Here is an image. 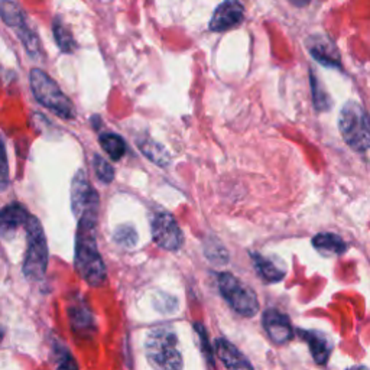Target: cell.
I'll return each mask as SVG.
<instances>
[{"label":"cell","instance_id":"cell-1","mask_svg":"<svg viewBox=\"0 0 370 370\" xmlns=\"http://www.w3.org/2000/svg\"><path fill=\"white\" fill-rule=\"evenodd\" d=\"M97 214H87L78 219L76 239V270L90 285L99 288L106 281V266L96 242Z\"/></svg>","mask_w":370,"mask_h":370},{"label":"cell","instance_id":"cell-2","mask_svg":"<svg viewBox=\"0 0 370 370\" xmlns=\"http://www.w3.org/2000/svg\"><path fill=\"white\" fill-rule=\"evenodd\" d=\"M145 353L155 370H182L178 337L171 329L158 327L151 330L145 341Z\"/></svg>","mask_w":370,"mask_h":370},{"label":"cell","instance_id":"cell-3","mask_svg":"<svg viewBox=\"0 0 370 370\" xmlns=\"http://www.w3.org/2000/svg\"><path fill=\"white\" fill-rule=\"evenodd\" d=\"M29 83L38 103L64 121L74 119L76 111L71 100L64 95L60 85L48 74L39 68H32L29 73Z\"/></svg>","mask_w":370,"mask_h":370},{"label":"cell","instance_id":"cell-4","mask_svg":"<svg viewBox=\"0 0 370 370\" xmlns=\"http://www.w3.org/2000/svg\"><path fill=\"white\" fill-rule=\"evenodd\" d=\"M338 128L344 142L352 149L359 152L370 149V118L359 103L349 102L344 104Z\"/></svg>","mask_w":370,"mask_h":370},{"label":"cell","instance_id":"cell-5","mask_svg":"<svg viewBox=\"0 0 370 370\" xmlns=\"http://www.w3.org/2000/svg\"><path fill=\"white\" fill-rule=\"evenodd\" d=\"M28 249L25 262H23V273L31 281H39L43 278L48 266V246L43 233L42 224L34 216H29L27 224Z\"/></svg>","mask_w":370,"mask_h":370},{"label":"cell","instance_id":"cell-6","mask_svg":"<svg viewBox=\"0 0 370 370\" xmlns=\"http://www.w3.org/2000/svg\"><path fill=\"white\" fill-rule=\"evenodd\" d=\"M219 288L228 306L245 317H253L259 311L258 296L238 278L224 272L219 276Z\"/></svg>","mask_w":370,"mask_h":370},{"label":"cell","instance_id":"cell-7","mask_svg":"<svg viewBox=\"0 0 370 370\" xmlns=\"http://www.w3.org/2000/svg\"><path fill=\"white\" fill-rule=\"evenodd\" d=\"M153 242L165 250H178L182 246L184 238L179 226L170 213H158L152 220Z\"/></svg>","mask_w":370,"mask_h":370},{"label":"cell","instance_id":"cell-8","mask_svg":"<svg viewBox=\"0 0 370 370\" xmlns=\"http://www.w3.org/2000/svg\"><path fill=\"white\" fill-rule=\"evenodd\" d=\"M71 208L77 219L84 213L99 210V196L95 189H91L83 170L77 171L71 182Z\"/></svg>","mask_w":370,"mask_h":370},{"label":"cell","instance_id":"cell-9","mask_svg":"<svg viewBox=\"0 0 370 370\" xmlns=\"http://www.w3.org/2000/svg\"><path fill=\"white\" fill-rule=\"evenodd\" d=\"M263 327L269 334L270 340L276 344L288 343L292 336L294 330L291 326L289 318L280 313L278 310H266L263 314Z\"/></svg>","mask_w":370,"mask_h":370},{"label":"cell","instance_id":"cell-10","mask_svg":"<svg viewBox=\"0 0 370 370\" xmlns=\"http://www.w3.org/2000/svg\"><path fill=\"white\" fill-rule=\"evenodd\" d=\"M243 13L245 11L239 0H226L214 12L210 22V29L220 32L233 28L242 22Z\"/></svg>","mask_w":370,"mask_h":370},{"label":"cell","instance_id":"cell-11","mask_svg":"<svg viewBox=\"0 0 370 370\" xmlns=\"http://www.w3.org/2000/svg\"><path fill=\"white\" fill-rule=\"evenodd\" d=\"M28 219L29 213L27 208L18 203L4 207L0 210V236L11 239L22 226L27 224Z\"/></svg>","mask_w":370,"mask_h":370},{"label":"cell","instance_id":"cell-12","mask_svg":"<svg viewBox=\"0 0 370 370\" xmlns=\"http://www.w3.org/2000/svg\"><path fill=\"white\" fill-rule=\"evenodd\" d=\"M214 349L217 357L228 370H254L246 356L230 341L224 338H217Z\"/></svg>","mask_w":370,"mask_h":370},{"label":"cell","instance_id":"cell-13","mask_svg":"<svg viewBox=\"0 0 370 370\" xmlns=\"http://www.w3.org/2000/svg\"><path fill=\"white\" fill-rule=\"evenodd\" d=\"M308 48L311 55L322 65L337 67L340 64L338 53L331 39H327L324 36H314L308 41Z\"/></svg>","mask_w":370,"mask_h":370},{"label":"cell","instance_id":"cell-14","mask_svg":"<svg viewBox=\"0 0 370 370\" xmlns=\"http://www.w3.org/2000/svg\"><path fill=\"white\" fill-rule=\"evenodd\" d=\"M299 334L308 343L314 360L318 364H326L331 353V344L327 337L318 331H299Z\"/></svg>","mask_w":370,"mask_h":370},{"label":"cell","instance_id":"cell-15","mask_svg":"<svg viewBox=\"0 0 370 370\" xmlns=\"http://www.w3.org/2000/svg\"><path fill=\"white\" fill-rule=\"evenodd\" d=\"M69 321H71L73 330L81 337L90 336L92 333V327H95V320H92L91 311L83 304L78 303L77 306L71 307L68 311Z\"/></svg>","mask_w":370,"mask_h":370},{"label":"cell","instance_id":"cell-16","mask_svg":"<svg viewBox=\"0 0 370 370\" xmlns=\"http://www.w3.org/2000/svg\"><path fill=\"white\" fill-rule=\"evenodd\" d=\"M0 18L6 23L9 28H13L18 31L23 25H27L25 13L22 12L18 4L12 2V0H2L0 2Z\"/></svg>","mask_w":370,"mask_h":370},{"label":"cell","instance_id":"cell-17","mask_svg":"<svg viewBox=\"0 0 370 370\" xmlns=\"http://www.w3.org/2000/svg\"><path fill=\"white\" fill-rule=\"evenodd\" d=\"M53 32H54V38H55L58 48L64 54H73L76 50V46H77L76 39H74L71 31L67 28L65 23L58 16L53 22Z\"/></svg>","mask_w":370,"mask_h":370},{"label":"cell","instance_id":"cell-18","mask_svg":"<svg viewBox=\"0 0 370 370\" xmlns=\"http://www.w3.org/2000/svg\"><path fill=\"white\" fill-rule=\"evenodd\" d=\"M313 245L321 253H333L341 254L347 250L344 240L333 233H320L313 239Z\"/></svg>","mask_w":370,"mask_h":370},{"label":"cell","instance_id":"cell-19","mask_svg":"<svg viewBox=\"0 0 370 370\" xmlns=\"http://www.w3.org/2000/svg\"><path fill=\"white\" fill-rule=\"evenodd\" d=\"M100 145L103 151L113 159L119 160L125 153H126V144L123 141V137L116 135V133H102L100 137Z\"/></svg>","mask_w":370,"mask_h":370},{"label":"cell","instance_id":"cell-20","mask_svg":"<svg viewBox=\"0 0 370 370\" xmlns=\"http://www.w3.org/2000/svg\"><path fill=\"white\" fill-rule=\"evenodd\" d=\"M139 149L142 151V153L151 159L155 164L160 165V167H165L170 164V155L168 152L162 148L159 144L151 141V139H141V141L137 142Z\"/></svg>","mask_w":370,"mask_h":370},{"label":"cell","instance_id":"cell-21","mask_svg":"<svg viewBox=\"0 0 370 370\" xmlns=\"http://www.w3.org/2000/svg\"><path fill=\"white\" fill-rule=\"evenodd\" d=\"M253 262L256 266L258 272L262 275V278L268 282H278L284 278V272L281 269H278L269 259L261 256V254H253Z\"/></svg>","mask_w":370,"mask_h":370},{"label":"cell","instance_id":"cell-22","mask_svg":"<svg viewBox=\"0 0 370 370\" xmlns=\"http://www.w3.org/2000/svg\"><path fill=\"white\" fill-rule=\"evenodd\" d=\"M19 36V39L22 41L23 46H25L27 53L31 55V57H38L39 53H41V45H39V39L36 36V34L27 25H23L22 28H19L18 31H15Z\"/></svg>","mask_w":370,"mask_h":370},{"label":"cell","instance_id":"cell-23","mask_svg":"<svg viewBox=\"0 0 370 370\" xmlns=\"http://www.w3.org/2000/svg\"><path fill=\"white\" fill-rule=\"evenodd\" d=\"M92 167H95L96 175L102 182L109 184L113 181L114 170L104 158H102L100 155H95V158H92Z\"/></svg>","mask_w":370,"mask_h":370},{"label":"cell","instance_id":"cell-24","mask_svg":"<svg viewBox=\"0 0 370 370\" xmlns=\"http://www.w3.org/2000/svg\"><path fill=\"white\" fill-rule=\"evenodd\" d=\"M114 240L118 245L123 247H133L137 242V235L133 227L130 226H121L114 231Z\"/></svg>","mask_w":370,"mask_h":370},{"label":"cell","instance_id":"cell-25","mask_svg":"<svg viewBox=\"0 0 370 370\" xmlns=\"http://www.w3.org/2000/svg\"><path fill=\"white\" fill-rule=\"evenodd\" d=\"M9 185V164H8V155L5 144L0 137V191L8 189Z\"/></svg>","mask_w":370,"mask_h":370},{"label":"cell","instance_id":"cell-26","mask_svg":"<svg viewBox=\"0 0 370 370\" xmlns=\"http://www.w3.org/2000/svg\"><path fill=\"white\" fill-rule=\"evenodd\" d=\"M57 370H78V364L74 357L67 352H58V366Z\"/></svg>","mask_w":370,"mask_h":370},{"label":"cell","instance_id":"cell-27","mask_svg":"<svg viewBox=\"0 0 370 370\" xmlns=\"http://www.w3.org/2000/svg\"><path fill=\"white\" fill-rule=\"evenodd\" d=\"M196 329H197L198 333H200V338H201V343H203V345H204V352L207 353L208 360H212V350H210V347H208V343H207V333H205L204 327H201L200 324H197Z\"/></svg>","mask_w":370,"mask_h":370},{"label":"cell","instance_id":"cell-28","mask_svg":"<svg viewBox=\"0 0 370 370\" xmlns=\"http://www.w3.org/2000/svg\"><path fill=\"white\" fill-rule=\"evenodd\" d=\"M289 2L296 8H304L311 2V0H289Z\"/></svg>","mask_w":370,"mask_h":370},{"label":"cell","instance_id":"cell-29","mask_svg":"<svg viewBox=\"0 0 370 370\" xmlns=\"http://www.w3.org/2000/svg\"><path fill=\"white\" fill-rule=\"evenodd\" d=\"M347 370H367V369L362 367V366H357V367H352V369H347Z\"/></svg>","mask_w":370,"mask_h":370},{"label":"cell","instance_id":"cell-30","mask_svg":"<svg viewBox=\"0 0 370 370\" xmlns=\"http://www.w3.org/2000/svg\"><path fill=\"white\" fill-rule=\"evenodd\" d=\"M2 340H4V331L0 330V343H2Z\"/></svg>","mask_w":370,"mask_h":370}]
</instances>
